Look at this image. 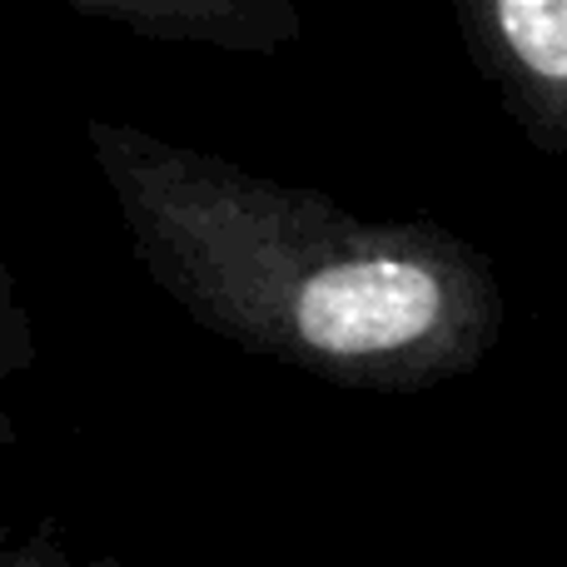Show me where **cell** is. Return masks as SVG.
Segmentation results:
<instances>
[{
    "label": "cell",
    "instance_id": "6da1fadb",
    "mask_svg": "<svg viewBox=\"0 0 567 567\" xmlns=\"http://www.w3.org/2000/svg\"><path fill=\"white\" fill-rule=\"evenodd\" d=\"M85 140L155 289L255 359L419 393L473 373L503 339V284L453 229L363 219L125 120H85Z\"/></svg>",
    "mask_w": 567,
    "mask_h": 567
},
{
    "label": "cell",
    "instance_id": "7a4b0ae2",
    "mask_svg": "<svg viewBox=\"0 0 567 567\" xmlns=\"http://www.w3.org/2000/svg\"><path fill=\"white\" fill-rule=\"evenodd\" d=\"M453 20L513 130L567 159V0H463Z\"/></svg>",
    "mask_w": 567,
    "mask_h": 567
},
{
    "label": "cell",
    "instance_id": "3957f363",
    "mask_svg": "<svg viewBox=\"0 0 567 567\" xmlns=\"http://www.w3.org/2000/svg\"><path fill=\"white\" fill-rule=\"evenodd\" d=\"M70 10L155 45H199L225 55H279L303 30V16L289 0H70Z\"/></svg>",
    "mask_w": 567,
    "mask_h": 567
},
{
    "label": "cell",
    "instance_id": "277c9868",
    "mask_svg": "<svg viewBox=\"0 0 567 567\" xmlns=\"http://www.w3.org/2000/svg\"><path fill=\"white\" fill-rule=\"evenodd\" d=\"M35 363V333H30V319L20 309L16 279L6 269V255H0V468H6V453L16 443V423H10V383Z\"/></svg>",
    "mask_w": 567,
    "mask_h": 567
},
{
    "label": "cell",
    "instance_id": "5b68a950",
    "mask_svg": "<svg viewBox=\"0 0 567 567\" xmlns=\"http://www.w3.org/2000/svg\"><path fill=\"white\" fill-rule=\"evenodd\" d=\"M0 567H65V548H60V533L55 528H40L30 533L25 543L0 553Z\"/></svg>",
    "mask_w": 567,
    "mask_h": 567
},
{
    "label": "cell",
    "instance_id": "8992f818",
    "mask_svg": "<svg viewBox=\"0 0 567 567\" xmlns=\"http://www.w3.org/2000/svg\"><path fill=\"white\" fill-rule=\"evenodd\" d=\"M90 567H125V563H115V558H100V563H90Z\"/></svg>",
    "mask_w": 567,
    "mask_h": 567
}]
</instances>
